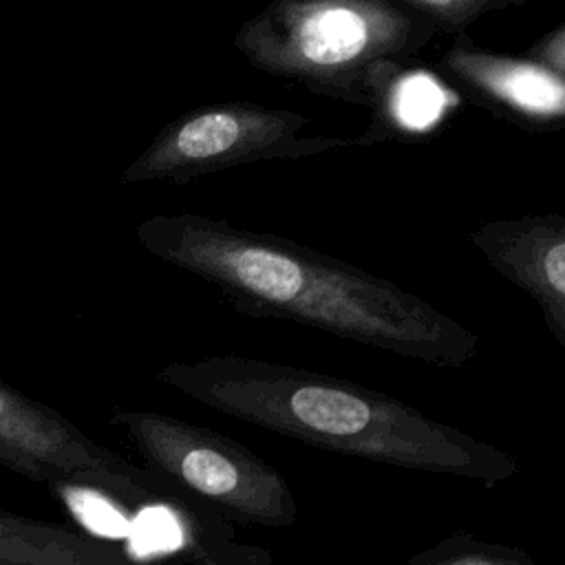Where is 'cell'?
I'll list each match as a JSON object with an SVG mask.
<instances>
[{
	"mask_svg": "<svg viewBox=\"0 0 565 565\" xmlns=\"http://www.w3.org/2000/svg\"><path fill=\"white\" fill-rule=\"evenodd\" d=\"M135 236L243 313L300 322L441 369H463L477 355V335L428 300L296 241L196 212L152 214Z\"/></svg>",
	"mask_w": 565,
	"mask_h": 565,
	"instance_id": "6da1fadb",
	"label": "cell"
},
{
	"mask_svg": "<svg viewBox=\"0 0 565 565\" xmlns=\"http://www.w3.org/2000/svg\"><path fill=\"white\" fill-rule=\"evenodd\" d=\"M2 565H150L126 547L75 527L0 510Z\"/></svg>",
	"mask_w": 565,
	"mask_h": 565,
	"instance_id": "9c48e42d",
	"label": "cell"
},
{
	"mask_svg": "<svg viewBox=\"0 0 565 565\" xmlns=\"http://www.w3.org/2000/svg\"><path fill=\"white\" fill-rule=\"evenodd\" d=\"M0 565H2V563H0Z\"/></svg>",
	"mask_w": 565,
	"mask_h": 565,
	"instance_id": "5bb4252c",
	"label": "cell"
},
{
	"mask_svg": "<svg viewBox=\"0 0 565 565\" xmlns=\"http://www.w3.org/2000/svg\"><path fill=\"white\" fill-rule=\"evenodd\" d=\"M444 113V102L439 97L437 84L430 75L415 68L404 71L397 82L391 86L382 106L373 113V126L362 137L366 139L377 130L386 128H406V130H426Z\"/></svg>",
	"mask_w": 565,
	"mask_h": 565,
	"instance_id": "30bf717a",
	"label": "cell"
},
{
	"mask_svg": "<svg viewBox=\"0 0 565 565\" xmlns=\"http://www.w3.org/2000/svg\"><path fill=\"white\" fill-rule=\"evenodd\" d=\"M435 35L402 0H278L236 31L234 46L271 77L375 113Z\"/></svg>",
	"mask_w": 565,
	"mask_h": 565,
	"instance_id": "3957f363",
	"label": "cell"
},
{
	"mask_svg": "<svg viewBox=\"0 0 565 565\" xmlns=\"http://www.w3.org/2000/svg\"><path fill=\"white\" fill-rule=\"evenodd\" d=\"M143 459V468L172 481L221 516L287 527L298 505L285 477L243 444L157 411L119 408L110 415Z\"/></svg>",
	"mask_w": 565,
	"mask_h": 565,
	"instance_id": "277c9868",
	"label": "cell"
},
{
	"mask_svg": "<svg viewBox=\"0 0 565 565\" xmlns=\"http://www.w3.org/2000/svg\"><path fill=\"white\" fill-rule=\"evenodd\" d=\"M157 380L218 413L347 457L486 486L519 472L510 452L382 391L313 369L207 355L166 364Z\"/></svg>",
	"mask_w": 565,
	"mask_h": 565,
	"instance_id": "7a4b0ae2",
	"label": "cell"
},
{
	"mask_svg": "<svg viewBox=\"0 0 565 565\" xmlns=\"http://www.w3.org/2000/svg\"><path fill=\"white\" fill-rule=\"evenodd\" d=\"M411 11L422 15L437 33L463 35L479 18L516 4L521 0H402Z\"/></svg>",
	"mask_w": 565,
	"mask_h": 565,
	"instance_id": "7c38bea8",
	"label": "cell"
},
{
	"mask_svg": "<svg viewBox=\"0 0 565 565\" xmlns=\"http://www.w3.org/2000/svg\"><path fill=\"white\" fill-rule=\"evenodd\" d=\"M309 119L254 102L205 104L172 119L132 159L119 183H188L227 168L271 159H302L360 146L362 137H300Z\"/></svg>",
	"mask_w": 565,
	"mask_h": 565,
	"instance_id": "8992f818",
	"label": "cell"
},
{
	"mask_svg": "<svg viewBox=\"0 0 565 565\" xmlns=\"http://www.w3.org/2000/svg\"><path fill=\"white\" fill-rule=\"evenodd\" d=\"M527 57L565 75V22L539 38L527 49Z\"/></svg>",
	"mask_w": 565,
	"mask_h": 565,
	"instance_id": "4fadbf2b",
	"label": "cell"
},
{
	"mask_svg": "<svg viewBox=\"0 0 565 565\" xmlns=\"http://www.w3.org/2000/svg\"><path fill=\"white\" fill-rule=\"evenodd\" d=\"M0 466L51 490H90L128 514L185 510L192 494L99 446L55 408L0 380Z\"/></svg>",
	"mask_w": 565,
	"mask_h": 565,
	"instance_id": "5b68a950",
	"label": "cell"
},
{
	"mask_svg": "<svg viewBox=\"0 0 565 565\" xmlns=\"http://www.w3.org/2000/svg\"><path fill=\"white\" fill-rule=\"evenodd\" d=\"M404 565H539L527 552L503 543L452 534L437 545L411 556Z\"/></svg>",
	"mask_w": 565,
	"mask_h": 565,
	"instance_id": "8fae6325",
	"label": "cell"
},
{
	"mask_svg": "<svg viewBox=\"0 0 565 565\" xmlns=\"http://www.w3.org/2000/svg\"><path fill=\"white\" fill-rule=\"evenodd\" d=\"M435 68L499 119L527 130L565 128V75L527 55L479 46L463 33L452 40Z\"/></svg>",
	"mask_w": 565,
	"mask_h": 565,
	"instance_id": "52a82bcc",
	"label": "cell"
},
{
	"mask_svg": "<svg viewBox=\"0 0 565 565\" xmlns=\"http://www.w3.org/2000/svg\"><path fill=\"white\" fill-rule=\"evenodd\" d=\"M468 241L499 276L534 300L565 349V214L488 221Z\"/></svg>",
	"mask_w": 565,
	"mask_h": 565,
	"instance_id": "ba28073f",
	"label": "cell"
}]
</instances>
